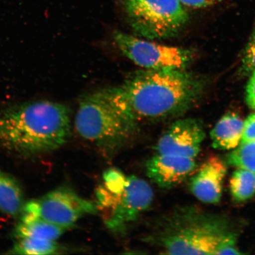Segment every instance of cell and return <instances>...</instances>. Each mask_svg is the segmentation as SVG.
<instances>
[{"label": "cell", "mask_w": 255, "mask_h": 255, "mask_svg": "<svg viewBox=\"0 0 255 255\" xmlns=\"http://www.w3.org/2000/svg\"><path fill=\"white\" fill-rule=\"evenodd\" d=\"M67 231L68 229L23 212L20 221L15 226L13 234L17 239L31 238L57 241Z\"/></svg>", "instance_id": "cell-13"}, {"label": "cell", "mask_w": 255, "mask_h": 255, "mask_svg": "<svg viewBox=\"0 0 255 255\" xmlns=\"http://www.w3.org/2000/svg\"><path fill=\"white\" fill-rule=\"evenodd\" d=\"M193 158L157 154L146 162V175L162 189H171L183 183L196 170Z\"/></svg>", "instance_id": "cell-10"}, {"label": "cell", "mask_w": 255, "mask_h": 255, "mask_svg": "<svg viewBox=\"0 0 255 255\" xmlns=\"http://www.w3.org/2000/svg\"><path fill=\"white\" fill-rule=\"evenodd\" d=\"M227 160L232 166L247 169L255 174V141L241 142L229 153Z\"/></svg>", "instance_id": "cell-17"}, {"label": "cell", "mask_w": 255, "mask_h": 255, "mask_svg": "<svg viewBox=\"0 0 255 255\" xmlns=\"http://www.w3.org/2000/svg\"><path fill=\"white\" fill-rule=\"evenodd\" d=\"M24 205L20 183L12 175L0 170V210L8 216L17 217L23 213Z\"/></svg>", "instance_id": "cell-14"}, {"label": "cell", "mask_w": 255, "mask_h": 255, "mask_svg": "<svg viewBox=\"0 0 255 255\" xmlns=\"http://www.w3.org/2000/svg\"><path fill=\"white\" fill-rule=\"evenodd\" d=\"M233 199L237 202H244L255 194V174L247 169L238 168L230 180Z\"/></svg>", "instance_id": "cell-16"}, {"label": "cell", "mask_w": 255, "mask_h": 255, "mask_svg": "<svg viewBox=\"0 0 255 255\" xmlns=\"http://www.w3.org/2000/svg\"><path fill=\"white\" fill-rule=\"evenodd\" d=\"M246 89V101L249 107L255 110V70L251 73Z\"/></svg>", "instance_id": "cell-21"}, {"label": "cell", "mask_w": 255, "mask_h": 255, "mask_svg": "<svg viewBox=\"0 0 255 255\" xmlns=\"http://www.w3.org/2000/svg\"><path fill=\"white\" fill-rule=\"evenodd\" d=\"M127 178L116 169H110L104 174V187L111 193L120 194L125 188Z\"/></svg>", "instance_id": "cell-18"}, {"label": "cell", "mask_w": 255, "mask_h": 255, "mask_svg": "<svg viewBox=\"0 0 255 255\" xmlns=\"http://www.w3.org/2000/svg\"><path fill=\"white\" fill-rule=\"evenodd\" d=\"M71 133L65 104L47 100L11 104L0 110V145L23 156L45 154L61 147Z\"/></svg>", "instance_id": "cell-3"}, {"label": "cell", "mask_w": 255, "mask_h": 255, "mask_svg": "<svg viewBox=\"0 0 255 255\" xmlns=\"http://www.w3.org/2000/svg\"><path fill=\"white\" fill-rule=\"evenodd\" d=\"M114 39L124 56L145 69H184L191 62V53L181 48L163 45L120 31L114 33Z\"/></svg>", "instance_id": "cell-7"}, {"label": "cell", "mask_w": 255, "mask_h": 255, "mask_svg": "<svg viewBox=\"0 0 255 255\" xmlns=\"http://www.w3.org/2000/svg\"><path fill=\"white\" fill-rule=\"evenodd\" d=\"M227 173L224 162L218 157H212L204 162L191 178L190 189L201 202L215 204L221 199L223 183Z\"/></svg>", "instance_id": "cell-11"}, {"label": "cell", "mask_w": 255, "mask_h": 255, "mask_svg": "<svg viewBox=\"0 0 255 255\" xmlns=\"http://www.w3.org/2000/svg\"><path fill=\"white\" fill-rule=\"evenodd\" d=\"M244 121L238 115L226 114L210 132L213 148L220 150H233L240 145L243 135Z\"/></svg>", "instance_id": "cell-12"}, {"label": "cell", "mask_w": 255, "mask_h": 255, "mask_svg": "<svg viewBox=\"0 0 255 255\" xmlns=\"http://www.w3.org/2000/svg\"><path fill=\"white\" fill-rule=\"evenodd\" d=\"M206 137L198 121L193 119L175 121L162 133L156 145L157 154L195 159Z\"/></svg>", "instance_id": "cell-9"}, {"label": "cell", "mask_w": 255, "mask_h": 255, "mask_svg": "<svg viewBox=\"0 0 255 255\" xmlns=\"http://www.w3.org/2000/svg\"><path fill=\"white\" fill-rule=\"evenodd\" d=\"M181 4L188 7L202 8L221 2L223 0H180Z\"/></svg>", "instance_id": "cell-22"}, {"label": "cell", "mask_w": 255, "mask_h": 255, "mask_svg": "<svg viewBox=\"0 0 255 255\" xmlns=\"http://www.w3.org/2000/svg\"><path fill=\"white\" fill-rule=\"evenodd\" d=\"M133 32L148 40L173 37L189 16L180 0H121Z\"/></svg>", "instance_id": "cell-5"}, {"label": "cell", "mask_w": 255, "mask_h": 255, "mask_svg": "<svg viewBox=\"0 0 255 255\" xmlns=\"http://www.w3.org/2000/svg\"><path fill=\"white\" fill-rule=\"evenodd\" d=\"M76 130L108 154L119 151L134 136L138 123L126 116L104 90L83 97L75 119Z\"/></svg>", "instance_id": "cell-4"}, {"label": "cell", "mask_w": 255, "mask_h": 255, "mask_svg": "<svg viewBox=\"0 0 255 255\" xmlns=\"http://www.w3.org/2000/svg\"><path fill=\"white\" fill-rule=\"evenodd\" d=\"M241 71L246 74L255 70V29L249 40L242 60Z\"/></svg>", "instance_id": "cell-19"}, {"label": "cell", "mask_w": 255, "mask_h": 255, "mask_svg": "<svg viewBox=\"0 0 255 255\" xmlns=\"http://www.w3.org/2000/svg\"><path fill=\"white\" fill-rule=\"evenodd\" d=\"M255 141V114H251L244 121L241 142Z\"/></svg>", "instance_id": "cell-20"}, {"label": "cell", "mask_w": 255, "mask_h": 255, "mask_svg": "<svg viewBox=\"0 0 255 255\" xmlns=\"http://www.w3.org/2000/svg\"><path fill=\"white\" fill-rule=\"evenodd\" d=\"M200 90L199 80L184 69H146L104 91L119 110L138 123L180 115L193 104Z\"/></svg>", "instance_id": "cell-1"}, {"label": "cell", "mask_w": 255, "mask_h": 255, "mask_svg": "<svg viewBox=\"0 0 255 255\" xmlns=\"http://www.w3.org/2000/svg\"><path fill=\"white\" fill-rule=\"evenodd\" d=\"M145 241L168 255H242L238 233L222 216L184 207L162 217Z\"/></svg>", "instance_id": "cell-2"}, {"label": "cell", "mask_w": 255, "mask_h": 255, "mask_svg": "<svg viewBox=\"0 0 255 255\" xmlns=\"http://www.w3.org/2000/svg\"><path fill=\"white\" fill-rule=\"evenodd\" d=\"M98 211L95 203L63 186L25 203L23 213H30L69 230L82 218L96 215Z\"/></svg>", "instance_id": "cell-6"}, {"label": "cell", "mask_w": 255, "mask_h": 255, "mask_svg": "<svg viewBox=\"0 0 255 255\" xmlns=\"http://www.w3.org/2000/svg\"><path fill=\"white\" fill-rule=\"evenodd\" d=\"M153 197L152 188L145 180L135 175L127 177L122 192L108 194L104 207L110 210L105 218L107 228L115 234H123L151 206Z\"/></svg>", "instance_id": "cell-8"}, {"label": "cell", "mask_w": 255, "mask_h": 255, "mask_svg": "<svg viewBox=\"0 0 255 255\" xmlns=\"http://www.w3.org/2000/svg\"><path fill=\"white\" fill-rule=\"evenodd\" d=\"M63 247L56 241L25 238L17 239L8 254L27 255H49L62 253Z\"/></svg>", "instance_id": "cell-15"}]
</instances>
